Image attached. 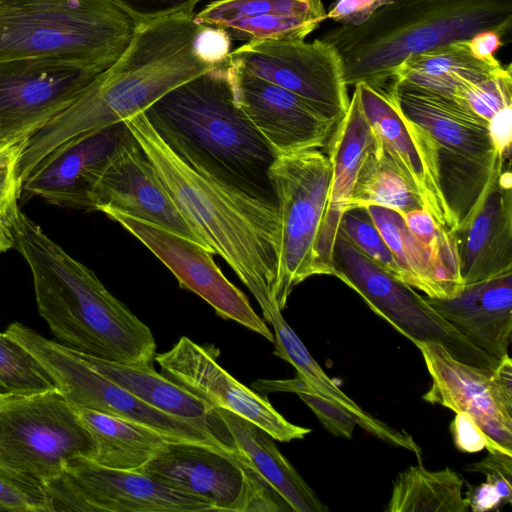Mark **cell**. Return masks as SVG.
Listing matches in <instances>:
<instances>
[{"label": "cell", "mask_w": 512, "mask_h": 512, "mask_svg": "<svg viewBox=\"0 0 512 512\" xmlns=\"http://www.w3.org/2000/svg\"><path fill=\"white\" fill-rule=\"evenodd\" d=\"M431 386L422 396L455 413L471 415L495 451L512 455V360L504 356L495 368L455 359L435 342H418Z\"/></svg>", "instance_id": "5bb4252c"}, {"label": "cell", "mask_w": 512, "mask_h": 512, "mask_svg": "<svg viewBox=\"0 0 512 512\" xmlns=\"http://www.w3.org/2000/svg\"><path fill=\"white\" fill-rule=\"evenodd\" d=\"M91 203L92 210H114L156 224L211 252L180 213L131 132L100 172L92 190Z\"/></svg>", "instance_id": "ac0fdd59"}, {"label": "cell", "mask_w": 512, "mask_h": 512, "mask_svg": "<svg viewBox=\"0 0 512 512\" xmlns=\"http://www.w3.org/2000/svg\"><path fill=\"white\" fill-rule=\"evenodd\" d=\"M137 27L112 0H0V63L56 59L102 72Z\"/></svg>", "instance_id": "8992f818"}, {"label": "cell", "mask_w": 512, "mask_h": 512, "mask_svg": "<svg viewBox=\"0 0 512 512\" xmlns=\"http://www.w3.org/2000/svg\"><path fill=\"white\" fill-rule=\"evenodd\" d=\"M391 2L392 0H335L326 11V17L339 25L356 26Z\"/></svg>", "instance_id": "ee69618b"}, {"label": "cell", "mask_w": 512, "mask_h": 512, "mask_svg": "<svg viewBox=\"0 0 512 512\" xmlns=\"http://www.w3.org/2000/svg\"><path fill=\"white\" fill-rule=\"evenodd\" d=\"M0 511L50 512L43 486L0 468Z\"/></svg>", "instance_id": "ab89813d"}, {"label": "cell", "mask_w": 512, "mask_h": 512, "mask_svg": "<svg viewBox=\"0 0 512 512\" xmlns=\"http://www.w3.org/2000/svg\"><path fill=\"white\" fill-rule=\"evenodd\" d=\"M453 443L461 452L474 453L483 449L494 452V448L474 418L465 412H457L450 425Z\"/></svg>", "instance_id": "7bdbcfd3"}, {"label": "cell", "mask_w": 512, "mask_h": 512, "mask_svg": "<svg viewBox=\"0 0 512 512\" xmlns=\"http://www.w3.org/2000/svg\"><path fill=\"white\" fill-rule=\"evenodd\" d=\"M100 72L56 59L0 63V143L25 141L66 107Z\"/></svg>", "instance_id": "9a60e30c"}, {"label": "cell", "mask_w": 512, "mask_h": 512, "mask_svg": "<svg viewBox=\"0 0 512 512\" xmlns=\"http://www.w3.org/2000/svg\"><path fill=\"white\" fill-rule=\"evenodd\" d=\"M230 61L296 94L325 119L337 124L349 106L344 68L336 49L315 39L245 43Z\"/></svg>", "instance_id": "4fadbf2b"}, {"label": "cell", "mask_w": 512, "mask_h": 512, "mask_svg": "<svg viewBox=\"0 0 512 512\" xmlns=\"http://www.w3.org/2000/svg\"><path fill=\"white\" fill-rule=\"evenodd\" d=\"M95 441L58 390L0 397V468L43 486L75 458L92 459Z\"/></svg>", "instance_id": "52a82bcc"}, {"label": "cell", "mask_w": 512, "mask_h": 512, "mask_svg": "<svg viewBox=\"0 0 512 512\" xmlns=\"http://www.w3.org/2000/svg\"><path fill=\"white\" fill-rule=\"evenodd\" d=\"M143 113L189 167L277 205L268 175L276 155L236 101L229 60L173 88Z\"/></svg>", "instance_id": "7a4b0ae2"}, {"label": "cell", "mask_w": 512, "mask_h": 512, "mask_svg": "<svg viewBox=\"0 0 512 512\" xmlns=\"http://www.w3.org/2000/svg\"><path fill=\"white\" fill-rule=\"evenodd\" d=\"M464 481L451 468L427 470L421 462L398 473L386 512H467Z\"/></svg>", "instance_id": "4dcf8cb0"}, {"label": "cell", "mask_w": 512, "mask_h": 512, "mask_svg": "<svg viewBox=\"0 0 512 512\" xmlns=\"http://www.w3.org/2000/svg\"><path fill=\"white\" fill-rule=\"evenodd\" d=\"M71 352L143 402L190 422L209 435L221 448L240 454L217 408L158 373L153 366H133Z\"/></svg>", "instance_id": "4316f807"}, {"label": "cell", "mask_w": 512, "mask_h": 512, "mask_svg": "<svg viewBox=\"0 0 512 512\" xmlns=\"http://www.w3.org/2000/svg\"><path fill=\"white\" fill-rule=\"evenodd\" d=\"M186 221L255 300L273 295L281 250L277 205L205 176L181 161L145 114L123 121Z\"/></svg>", "instance_id": "3957f363"}, {"label": "cell", "mask_w": 512, "mask_h": 512, "mask_svg": "<svg viewBox=\"0 0 512 512\" xmlns=\"http://www.w3.org/2000/svg\"><path fill=\"white\" fill-rule=\"evenodd\" d=\"M76 410L96 444L91 461L104 467L139 471L168 441H176L144 424L89 409Z\"/></svg>", "instance_id": "f546056e"}, {"label": "cell", "mask_w": 512, "mask_h": 512, "mask_svg": "<svg viewBox=\"0 0 512 512\" xmlns=\"http://www.w3.org/2000/svg\"><path fill=\"white\" fill-rule=\"evenodd\" d=\"M464 469L484 474L486 481L497 486L506 504L512 503V455L501 451H488L485 458L468 464Z\"/></svg>", "instance_id": "b9f144b4"}, {"label": "cell", "mask_w": 512, "mask_h": 512, "mask_svg": "<svg viewBox=\"0 0 512 512\" xmlns=\"http://www.w3.org/2000/svg\"><path fill=\"white\" fill-rule=\"evenodd\" d=\"M491 30H512V0H392L364 23L338 25L320 39L338 52L347 86L383 90L407 58Z\"/></svg>", "instance_id": "5b68a950"}, {"label": "cell", "mask_w": 512, "mask_h": 512, "mask_svg": "<svg viewBox=\"0 0 512 512\" xmlns=\"http://www.w3.org/2000/svg\"><path fill=\"white\" fill-rule=\"evenodd\" d=\"M217 411L227 425L238 452L293 512L328 511L268 433L230 411L221 408Z\"/></svg>", "instance_id": "83f0119b"}, {"label": "cell", "mask_w": 512, "mask_h": 512, "mask_svg": "<svg viewBox=\"0 0 512 512\" xmlns=\"http://www.w3.org/2000/svg\"><path fill=\"white\" fill-rule=\"evenodd\" d=\"M354 88L375 135L415 186L423 208L439 225L453 230L457 222L439 184L436 141L402 113L386 90L366 83H358Z\"/></svg>", "instance_id": "d6986e66"}, {"label": "cell", "mask_w": 512, "mask_h": 512, "mask_svg": "<svg viewBox=\"0 0 512 512\" xmlns=\"http://www.w3.org/2000/svg\"><path fill=\"white\" fill-rule=\"evenodd\" d=\"M332 266L333 276L359 294L371 310L414 344H441L455 359L478 367L495 368L500 362L475 346L425 297L371 260L339 230Z\"/></svg>", "instance_id": "9c48e42d"}, {"label": "cell", "mask_w": 512, "mask_h": 512, "mask_svg": "<svg viewBox=\"0 0 512 512\" xmlns=\"http://www.w3.org/2000/svg\"><path fill=\"white\" fill-rule=\"evenodd\" d=\"M369 205L390 208L402 216L423 208L415 186L400 170L379 139L360 168L346 210Z\"/></svg>", "instance_id": "1f68e13d"}, {"label": "cell", "mask_w": 512, "mask_h": 512, "mask_svg": "<svg viewBox=\"0 0 512 512\" xmlns=\"http://www.w3.org/2000/svg\"><path fill=\"white\" fill-rule=\"evenodd\" d=\"M468 43L474 54L484 60L495 59V52L503 45L502 37L491 30L474 35Z\"/></svg>", "instance_id": "bcb514c9"}, {"label": "cell", "mask_w": 512, "mask_h": 512, "mask_svg": "<svg viewBox=\"0 0 512 512\" xmlns=\"http://www.w3.org/2000/svg\"><path fill=\"white\" fill-rule=\"evenodd\" d=\"M230 72L240 109L276 156L326 146L335 123L296 94L232 61Z\"/></svg>", "instance_id": "ffe728a7"}, {"label": "cell", "mask_w": 512, "mask_h": 512, "mask_svg": "<svg viewBox=\"0 0 512 512\" xmlns=\"http://www.w3.org/2000/svg\"><path fill=\"white\" fill-rule=\"evenodd\" d=\"M193 17L245 43L305 40L327 19L321 0H217Z\"/></svg>", "instance_id": "603a6c76"}, {"label": "cell", "mask_w": 512, "mask_h": 512, "mask_svg": "<svg viewBox=\"0 0 512 512\" xmlns=\"http://www.w3.org/2000/svg\"><path fill=\"white\" fill-rule=\"evenodd\" d=\"M219 351L182 336L166 352L155 354L160 373L216 408L230 411L254 423L274 440L303 439L310 428L289 422L266 397L246 387L217 361Z\"/></svg>", "instance_id": "e0dca14e"}, {"label": "cell", "mask_w": 512, "mask_h": 512, "mask_svg": "<svg viewBox=\"0 0 512 512\" xmlns=\"http://www.w3.org/2000/svg\"><path fill=\"white\" fill-rule=\"evenodd\" d=\"M14 240L31 270L39 313L59 344L107 361L153 366L150 328L21 210Z\"/></svg>", "instance_id": "277c9868"}, {"label": "cell", "mask_w": 512, "mask_h": 512, "mask_svg": "<svg viewBox=\"0 0 512 512\" xmlns=\"http://www.w3.org/2000/svg\"><path fill=\"white\" fill-rule=\"evenodd\" d=\"M50 512H204L205 498L174 489L142 472L118 470L87 458L68 461L57 478L45 483Z\"/></svg>", "instance_id": "7c38bea8"}, {"label": "cell", "mask_w": 512, "mask_h": 512, "mask_svg": "<svg viewBox=\"0 0 512 512\" xmlns=\"http://www.w3.org/2000/svg\"><path fill=\"white\" fill-rule=\"evenodd\" d=\"M5 332L39 360L55 381L57 389L75 408L89 409L144 424L176 441L197 442L221 448L198 427L143 402L92 369L58 342L16 322L10 324Z\"/></svg>", "instance_id": "8fae6325"}, {"label": "cell", "mask_w": 512, "mask_h": 512, "mask_svg": "<svg viewBox=\"0 0 512 512\" xmlns=\"http://www.w3.org/2000/svg\"><path fill=\"white\" fill-rule=\"evenodd\" d=\"M24 141L0 143V253L14 247V229L20 209L18 164Z\"/></svg>", "instance_id": "74e56055"}, {"label": "cell", "mask_w": 512, "mask_h": 512, "mask_svg": "<svg viewBox=\"0 0 512 512\" xmlns=\"http://www.w3.org/2000/svg\"><path fill=\"white\" fill-rule=\"evenodd\" d=\"M257 392H292L314 412L321 424L333 435L350 439L356 424L354 417L312 390L300 377L293 379H258L252 384Z\"/></svg>", "instance_id": "8d00e7d4"}, {"label": "cell", "mask_w": 512, "mask_h": 512, "mask_svg": "<svg viewBox=\"0 0 512 512\" xmlns=\"http://www.w3.org/2000/svg\"><path fill=\"white\" fill-rule=\"evenodd\" d=\"M511 65L503 66L490 77L460 85L455 102L489 123L500 113L512 108Z\"/></svg>", "instance_id": "d590c367"}, {"label": "cell", "mask_w": 512, "mask_h": 512, "mask_svg": "<svg viewBox=\"0 0 512 512\" xmlns=\"http://www.w3.org/2000/svg\"><path fill=\"white\" fill-rule=\"evenodd\" d=\"M503 161L466 217L453 229L463 283L512 271V182Z\"/></svg>", "instance_id": "7402d4cb"}, {"label": "cell", "mask_w": 512, "mask_h": 512, "mask_svg": "<svg viewBox=\"0 0 512 512\" xmlns=\"http://www.w3.org/2000/svg\"><path fill=\"white\" fill-rule=\"evenodd\" d=\"M502 67L497 58L477 57L468 40H464L405 59L390 82L407 84L455 102V92L460 85L486 79Z\"/></svg>", "instance_id": "f1b7e54d"}, {"label": "cell", "mask_w": 512, "mask_h": 512, "mask_svg": "<svg viewBox=\"0 0 512 512\" xmlns=\"http://www.w3.org/2000/svg\"><path fill=\"white\" fill-rule=\"evenodd\" d=\"M383 90L407 118L436 141L440 150L483 164H494L503 156L488 123L457 103L399 82H390Z\"/></svg>", "instance_id": "cb8c5ba5"}, {"label": "cell", "mask_w": 512, "mask_h": 512, "mask_svg": "<svg viewBox=\"0 0 512 512\" xmlns=\"http://www.w3.org/2000/svg\"><path fill=\"white\" fill-rule=\"evenodd\" d=\"M426 301L475 346L501 360L512 343V271L464 284L448 299Z\"/></svg>", "instance_id": "d4e9b609"}, {"label": "cell", "mask_w": 512, "mask_h": 512, "mask_svg": "<svg viewBox=\"0 0 512 512\" xmlns=\"http://www.w3.org/2000/svg\"><path fill=\"white\" fill-rule=\"evenodd\" d=\"M377 143L378 138L364 114L359 93L354 88L348 109L326 144L332 166V180L318 242L321 275L333 274L332 251L340 219L346 210L360 168Z\"/></svg>", "instance_id": "484cf974"}, {"label": "cell", "mask_w": 512, "mask_h": 512, "mask_svg": "<svg viewBox=\"0 0 512 512\" xmlns=\"http://www.w3.org/2000/svg\"><path fill=\"white\" fill-rule=\"evenodd\" d=\"M281 223L274 298L282 310L295 286L321 275L318 242L327 211L332 166L319 149L277 155L269 168Z\"/></svg>", "instance_id": "ba28073f"}, {"label": "cell", "mask_w": 512, "mask_h": 512, "mask_svg": "<svg viewBox=\"0 0 512 512\" xmlns=\"http://www.w3.org/2000/svg\"><path fill=\"white\" fill-rule=\"evenodd\" d=\"M193 16L194 12H187L139 24L118 60L24 141L20 178L69 139L123 122L178 85L220 65L201 52L204 26Z\"/></svg>", "instance_id": "6da1fadb"}, {"label": "cell", "mask_w": 512, "mask_h": 512, "mask_svg": "<svg viewBox=\"0 0 512 512\" xmlns=\"http://www.w3.org/2000/svg\"><path fill=\"white\" fill-rule=\"evenodd\" d=\"M138 472L208 500L214 511H292L241 454L168 441Z\"/></svg>", "instance_id": "30bf717a"}, {"label": "cell", "mask_w": 512, "mask_h": 512, "mask_svg": "<svg viewBox=\"0 0 512 512\" xmlns=\"http://www.w3.org/2000/svg\"><path fill=\"white\" fill-rule=\"evenodd\" d=\"M129 133L120 122L69 139L33 167L21 191L55 205L92 211L91 194L99 174Z\"/></svg>", "instance_id": "44dd1931"}, {"label": "cell", "mask_w": 512, "mask_h": 512, "mask_svg": "<svg viewBox=\"0 0 512 512\" xmlns=\"http://www.w3.org/2000/svg\"><path fill=\"white\" fill-rule=\"evenodd\" d=\"M464 500L468 509L473 512L498 510L500 507L506 505L497 486L489 481H485L480 485H469L468 490L465 492Z\"/></svg>", "instance_id": "f6af8a7d"}, {"label": "cell", "mask_w": 512, "mask_h": 512, "mask_svg": "<svg viewBox=\"0 0 512 512\" xmlns=\"http://www.w3.org/2000/svg\"><path fill=\"white\" fill-rule=\"evenodd\" d=\"M338 230L371 260L403 281L400 266L365 208L346 210Z\"/></svg>", "instance_id": "f35d334b"}, {"label": "cell", "mask_w": 512, "mask_h": 512, "mask_svg": "<svg viewBox=\"0 0 512 512\" xmlns=\"http://www.w3.org/2000/svg\"><path fill=\"white\" fill-rule=\"evenodd\" d=\"M136 23L143 24L163 17L193 12L202 0H112Z\"/></svg>", "instance_id": "60d3db41"}, {"label": "cell", "mask_w": 512, "mask_h": 512, "mask_svg": "<svg viewBox=\"0 0 512 512\" xmlns=\"http://www.w3.org/2000/svg\"><path fill=\"white\" fill-rule=\"evenodd\" d=\"M402 217L426 250L451 298L456 296L464 283L460 273L457 245L452 232L439 225L424 208L408 212Z\"/></svg>", "instance_id": "836d02e7"}, {"label": "cell", "mask_w": 512, "mask_h": 512, "mask_svg": "<svg viewBox=\"0 0 512 512\" xmlns=\"http://www.w3.org/2000/svg\"><path fill=\"white\" fill-rule=\"evenodd\" d=\"M392 251L403 273V281L429 298L448 299L451 295L441 282L421 243L397 211L375 205L364 207Z\"/></svg>", "instance_id": "d6a6232c"}, {"label": "cell", "mask_w": 512, "mask_h": 512, "mask_svg": "<svg viewBox=\"0 0 512 512\" xmlns=\"http://www.w3.org/2000/svg\"><path fill=\"white\" fill-rule=\"evenodd\" d=\"M147 247L175 276L182 288L205 300L215 313L274 342L266 322L247 296L222 273L204 246L156 224L114 210L101 211Z\"/></svg>", "instance_id": "2e32d148"}, {"label": "cell", "mask_w": 512, "mask_h": 512, "mask_svg": "<svg viewBox=\"0 0 512 512\" xmlns=\"http://www.w3.org/2000/svg\"><path fill=\"white\" fill-rule=\"evenodd\" d=\"M55 389V381L39 360L6 332H0V397Z\"/></svg>", "instance_id": "e575fe53"}]
</instances>
